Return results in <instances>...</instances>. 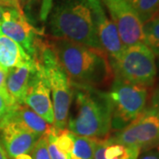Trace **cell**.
I'll return each mask as SVG.
<instances>
[{
    "instance_id": "6da1fadb",
    "label": "cell",
    "mask_w": 159,
    "mask_h": 159,
    "mask_svg": "<svg viewBox=\"0 0 159 159\" xmlns=\"http://www.w3.org/2000/svg\"><path fill=\"white\" fill-rule=\"evenodd\" d=\"M65 73L74 83L99 89L113 79V71L106 52L64 38L49 42Z\"/></svg>"
},
{
    "instance_id": "7a4b0ae2",
    "label": "cell",
    "mask_w": 159,
    "mask_h": 159,
    "mask_svg": "<svg viewBox=\"0 0 159 159\" xmlns=\"http://www.w3.org/2000/svg\"><path fill=\"white\" fill-rule=\"evenodd\" d=\"M72 87L74 106L68 116V130L80 136L104 138L111 128L112 103L109 92L74 82Z\"/></svg>"
},
{
    "instance_id": "3957f363",
    "label": "cell",
    "mask_w": 159,
    "mask_h": 159,
    "mask_svg": "<svg viewBox=\"0 0 159 159\" xmlns=\"http://www.w3.org/2000/svg\"><path fill=\"white\" fill-rule=\"evenodd\" d=\"M50 27L53 37L102 50L87 0H65L57 5L51 14Z\"/></svg>"
},
{
    "instance_id": "277c9868",
    "label": "cell",
    "mask_w": 159,
    "mask_h": 159,
    "mask_svg": "<svg viewBox=\"0 0 159 159\" xmlns=\"http://www.w3.org/2000/svg\"><path fill=\"white\" fill-rule=\"evenodd\" d=\"M34 60L43 70L52 94L54 112V123L52 126L57 131L63 130L67 124L73 100L72 82L57 62L49 42L43 40Z\"/></svg>"
},
{
    "instance_id": "5b68a950",
    "label": "cell",
    "mask_w": 159,
    "mask_h": 159,
    "mask_svg": "<svg viewBox=\"0 0 159 159\" xmlns=\"http://www.w3.org/2000/svg\"><path fill=\"white\" fill-rule=\"evenodd\" d=\"M110 62L114 76L133 84L149 88L156 81V56L144 43L126 46L117 59Z\"/></svg>"
},
{
    "instance_id": "8992f818",
    "label": "cell",
    "mask_w": 159,
    "mask_h": 159,
    "mask_svg": "<svg viewBox=\"0 0 159 159\" xmlns=\"http://www.w3.org/2000/svg\"><path fill=\"white\" fill-rule=\"evenodd\" d=\"M109 95L112 103L111 128L119 131L133 122L146 109L148 89L114 76Z\"/></svg>"
},
{
    "instance_id": "52a82bcc",
    "label": "cell",
    "mask_w": 159,
    "mask_h": 159,
    "mask_svg": "<svg viewBox=\"0 0 159 159\" xmlns=\"http://www.w3.org/2000/svg\"><path fill=\"white\" fill-rule=\"evenodd\" d=\"M115 142L140 148L141 152L159 147V113L145 109L133 122L110 137Z\"/></svg>"
},
{
    "instance_id": "ba28073f",
    "label": "cell",
    "mask_w": 159,
    "mask_h": 159,
    "mask_svg": "<svg viewBox=\"0 0 159 159\" xmlns=\"http://www.w3.org/2000/svg\"><path fill=\"white\" fill-rule=\"evenodd\" d=\"M0 33L16 42L23 50L34 59L43 39L39 31L29 22L23 10L4 8Z\"/></svg>"
},
{
    "instance_id": "9c48e42d",
    "label": "cell",
    "mask_w": 159,
    "mask_h": 159,
    "mask_svg": "<svg viewBox=\"0 0 159 159\" xmlns=\"http://www.w3.org/2000/svg\"><path fill=\"white\" fill-rule=\"evenodd\" d=\"M124 47L144 43L143 23L125 0H102Z\"/></svg>"
},
{
    "instance_id": "30bf717a",
    "label": "cell",
    "mask_w": 159,
    "mask_h": 159,
    "mask_svg": "<svg viewBox=\"0 0 159 159\" xmlns=\"http://www.w3.org/2000/svg\"><path fill=\"white\" fill-rule=\"evenodd\" d=\"M24 104L38 114L49 125H53L54 112L51 90L44 72L38 63H36V69L29 81Z\"/></svg>"
},
{
    "instance_id": "8fae6325",
    "label": "cell",
    "mask_w": 159,
    "mask_h": 159,
    "mask_svg": "<svg viewBox=\"0 0 159 159\" xmlns=\"http://www.w3.org/2000/svg\"><path fill=\"white\" fill-rule=\"evenodd\" d=\"M87 2L93 14L102 50L106 52L110 60L117 59L125 47L120 40L116 26L106 16L99 0H87Z\"/></svg>"
},
{
    "instance_id": "7c38bea8",
    "label": "cell",
    "mask_w": 159,
    "mask_h": 159,
    "mask_svg": "<svg viewBox=\"0 0 159 159\" xmlns=\"http://www.w3.org/2000/svg\"><path fill=\"white\" fill-rule=\"evenodd\" d=\"M40 138L22 125L0 121V142L11 159L23 154H32Z\"/></svg>"
},
{
    "instance_id": "4fadbf2b",
    "label": "cell",
    "mask_w": 159,
    "mask_h": 159,
    "mask_svg": "<svg viewBox=\"0 0 159 159\" xmlns=\"http://www.w3.org/2000/svg\"><path fill=\"white\" fill-rule=\"evenodd\" d=\"M0 121L12 122L22 125L40 137L45 135L51 128V125L44 119L25 104L11 106Z\"/></svg>"
},
{
    "instance_id": "5bb4252c",
    "label": "cell",
    "mask_w": 159,
    "mask_h": 159,
    "mask_svg": "<svg viewBox=\"0 0 159 159\" xmlns=\"http://www.w3.org/2000/svg\"><path fill=\"white\" fill-rule=\"evenodd\" d=\"M36 69V62L7 71L6 89L14 104H24L32 74Z\"/></svg>"
},
{
    "instance_id": "9a60e30c",
    "label": "cell",
    "mask_w": 159,
    "mask_h": 159,
    "mask_svg": "<svg viewBox=\"0 0 159 159\" xmlns=\"http://www.w3.org/2000/svg\"><path fill=\"white\" fill-rule=\"evenodd\" d=\"M34 60L11 38L0 33V66L6 70L34 64Z\"/></svg>"
},
{
    "instance_id": "2e32d148",
    "label": "cell",
    "mask_w": 159,
    "mask_h": 159,
    "mask_svg": "<svg viewBox=\"0 0 159 159\" xmlns=\"http://www.w3.org/2000/svg\"><path fill=\"white\" fill-rule=\"evenodd\" d=\"M140 148L115 142L111 138L97 139L94 159H138Z\"/></svg>"
},
{
    "instance_id": "e0dca14e",
    "label": "cell",
    "mask_w": 159,
    "mask_h": 159,
    "mask_svg": "<svg viewBox=\"0 0 159 159\" xmlns=\"http://www.w3.org/2000/svg\"><path fill=\"white\" fill-rule=\"evenodd\" d=\"M144 43L152 51L155 56H159V12L147 22L143 23Z\"/></svg>"
},
{
    "instance_id": "ac0fdd59",
    "label": "cell",
    "mask_w": 159,
    "mask_h": 159,
    "mask_svg": "<svg viewBox=\"0 0 159 159\" xmlns=\"http://www.w3.org/2000/svg\"><path fill=\"white\" fill-rule=\"evenodd\" d=\"M135 11L142 23L147 22L159 12V0H125Z\"/></svg>"
},
{
    "instance_id": "d6986e66",
    "label": "cell",
    "mask_w": 159,
    "mask_h": 159,
    "mask_svg": "<svg viewBox=\"0 0 159 159\" xmlns=\"http://www.w3.org/2000/svg\"><path fill=\"white\" fill-rule=\"evenodd\" d=\"M97 139L75 135L71 157L74 159H94Z\"/></svg>"
},
{
    "instance_id": "ffe728a7",
    "label": "cell",
    "mask_w": 159,
    "mask_h": 159,
    "mask_svg": "<svg viewBox=\"0 0 159 159\" xmlns=\"http://www.w3.org/2000/svg\"><path fill=\"white\" fill-rule=\"evenodd\" d=\"M75 135L76 134L73 132L66 128L60 131L56 130L55 132V143L57 147L68 157H71V153L74 148Z\"/></svg>"
},
{
    "instance_id": "44dd1931",
    "label": "cell",
    "mask_w": 159,
    "mask_h": 159,
    "mask_svg": "<svg viewBox=\"0 0 159 159\" xmlns=\"http://www.w3.org/2000/svg\"><path fill=\"white\" fill-rule=\"evenodd\" d=\"M33 159H51L48 151V142L46 135H43L37 141L32 152Z\"/></svg>"
},
{
    "instance_id": "7402d4cb",
    "label": "cell",
    "mask_w": 159,
    "mask_h": 159,
    "mask_svg": "<svg viewBox=\"0 0 159 159\" xmlns=\"http://www.w3.org/2000/svg\"><path fill=\"white\" fill-rule=\"evenodd\" d=\"M6 75H7V70L0 66V95L5 97V99L11 104V106H13L16 104H14V102H12L11 97L8 94L7 89H6Z\"/></svg>"
},
{
    "instance_id": "603a6c76",
    "label": "cell",
    "mask_w": 159,
    "mask_h": 159,
    "mask_svg": "<svg viewBox=\"0 0 159 159\" xmlns=\"http://www.w3.org/2000/svg\"><path fill=\"white\" fill-rule=\"evenodd\" d=\"M0 6L4 8H15L23 10L19 0H0Z\"/></svg>"
},
{
    "instance_id": "cb8c5ba5",
    "label": "cell",
    "mask_w": 159,
    "mask_h": 159,
    "mask_svg": "<svg viewBox=\"0 0 159 159\" xmlns=\"http://www.w3.org/2000/svg\"><path fill=\"white\" fill-rule=\"evenodd\" d=\"M138 159H159V149L152 148L143 151V153L139 156Z\"/></svg>"
},
{
    "instance_id": "d4e9b609",
    "label": "cell",
    "mask_w": 159,
    "mask_h": 159,
    "mask_svg": "<svg viewBox=\"0 0 159 159\" xmlns=\"http://www.w3.org/2000/svg\"><path fill=\"white\" fill-rule=\"evenodd\" d=\"M11 107V104L6 101L5 97L0 95V119L6 115V112L8 111V110Z\"/></svg>"
},
{
    "instance_id": "484cf974",
    "label": "cell",
    "mask_w": 159,
    "mask_h": 159,
    "mask_svg": "<svg viewBox=\"0 0 159 159\" xmlns=\"http://www.w3.org/2000/svg\"><path fill=\"white\" fill-rule=\"evenodd\" d=\"M150 107L155 109L159 113V88L155 89L150 100Z\"/></svg>"
},
{
    "instance_id": "4316f807",
    "label": "cell",
    "mask_w": 159,
    "mask_h": 159,
    "mask_svg": "<svg viewBox=\"0 0 159 159\" xmlns=\"http://www.w3.org/2000/svg\"><path fill=\"white\" fill-rule=\"evenodd\" d=\"M0 159H10L1 142H0Z\"/></svg>"
},
{
    "instance_id": "83f0119b",
    "label": "cell",
    "mask_w": 159,
    "mask_h": 159,
    "mask_svg": "<svg viewBox=\"0 0 159 159\" xmlns=\"http://www.w3.org/2000/svg\"><path fill=\"white\" fill-rule=\"evenodd\" d=\"M14 159H33V156L32 154H23L20 156H18Z\"/></svg>"
},
{
    "instance_id": "f1b7e54d",
    "label": "cell",
    "mask_w": 159,
    "mask_h": 159,
    "mask_svg": "<svg viewBox=\"0 0 159 159\" xmlns=\"http://www.w3.org/2000/svg\"><path fill=\"white\" fill-rule=\"evenodd\" d=\"M3 12H4V7L0 6V23L2 21V18H3Z\"/></svg>"
},
{
    "instance_id": "f546056e",
    "label": "cell",
    "mask_w": 159,
    "mask_h": 159,
    "mask_svg": "<svg viewBox=\"0 0 159 159\" xmlns=\"http://www.w3.org/2000/svg\"><path fill=\"white\" fill-rule=\"evenodd\" d=\"M19 1H20H20H22V0H19Z\"/></svg>"
}]
</instances>
